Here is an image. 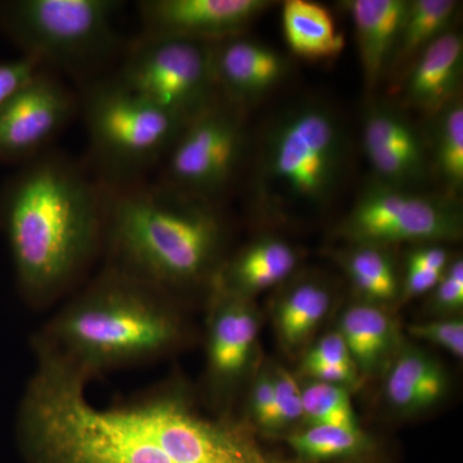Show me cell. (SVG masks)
<instances>
[{"instance_id":"6da1fadb","label":"cell","mask_w":463,"mask_h":463,"mask_svg":"<svg viewBox=\"0 0 463 463\" xmlns=\"http://www.w3.org/2000/svg\"><path fill=\"white\" fill-rule=\"evenodd\" d=\"M85 389L36 361L17 417L29 463H194L203 412L181 377L106 408L94 407Z\"/></svg>"},{"instance_id":"7a4b0ae2","label":"cell","mask_w":463,"mask_h":463,"mask_svg":"<svg viewBox=\"0 0 463 463\" xmlns=\"http://www.w3.org/2000/svg\"><path fill=\"white\" fill-rule=\"evenodd\" d=\"M3 214L18 288L33 309L65 300L102 257V185L65 155L47 151L27 161Z\"/></svg>"},{"instance_id":"3957f363","label":"cell","mask_w":463,"mask_h":463,"mask_svg":"<svg viewBox=\"0 0 463 463\" xmlns=\"http://www.w3.org/2000/svg\"><path fill=\"white\" fill-rule=\"evenodd\" d=\"M183 303L111 265L76 288L33 337L36 361L85 383L155 364L187 346Z\"/></svg>"},{"instance_id":"277c9868","label":"cell","mask_w":463,"mask_h":463,"mask_svg":"<svg viewBox=\"0 0 463 463\" xmlns=\"http://www.w3.org/2000/svg\"><path fill=\"white\" fill-rule=\"evenodd\" d=\"M102 188L105 264L181 303L194 292L206 298L227 258V222L219 203L156 182Z\"/></svg>"},{"instance_id":"5b68a950","label":"cell","mask_w":463,"mask_h":463,"mask_svg":"<svg viewBox=\"0 0 463 463\" xmlns=\"http://www.w3.org/2000/svg\"><path fill=\"white\" fill-rule=\"evenodd\" d=\"M347 149L345 128L330 106L306 100L285 109L259 149V209L281 221L321 214L345 178Z\"/></svg>"},{"instance_id":"8992f818","label":"cell","mask_w":463,"mask_h":463,"mask_svg":"<svg viewBox=\"0 0 463 463\" xmlns=\"http://www.w3.org/2000/svg\"><path fill=\"white\" fill-rule=\"evenodd\" d=\"M94 178L106 188L147 181L187 118L142 99L115 76L96 78L79 94Z\"/></svg>"},{"instance_id":"52a82bcc","label":"cell","mask_w":463,"mask_h":463,"mask_svg":"<svg viewBox=\"0 0 463 463\" xmlns=\"http://www.w3.org/2000/svg\"><path fill=\"white\" fill-rule=\"evenodd\" d=\"M115 0H14L0 5V25L43 69L88 83L114 57L120 42Z\"/></svg>"},{"instance_id":"ba28073f","label":"cell","mask_w":463,"mask_h":463,"mask_svg":"<svg viewBox=\"0 0 463 463\" xmlns=\"http://www.w3.org/2000/svg\"><path fill=\"white\" fill-rule=\"evenodd\" d=\"M242 109L219 93L192 116L164 158L156 183L176 194L219 203L248 149Z\"/></svg>"},{"instance_id":"9c48e42d","label":"cell","mask_w":463,"mask_h":463,"mask_svg":"<svg viewBox=\"0 0 463 463\" xmlns=\"http://www.w3.org/2000/svg\"><path fill=\"white\" fill-rule=\"evenodd\" d=\"M114 76L133 93L187 120L219 94L214 50L207 43L142 33Z\"/></svg>"},{"instance_id":"30bf717a","label":"cell","mask_w":463,"mask_h":463,"mask_svg":"<svg viewBox=\"0 0 463 463\" xmlns=\"http://www.w3.org/2000/svg\"><path fill=\"white\" fill-rule=\"evenodd\" d=\"M462 231V213L455 200L374 182L341 221L337 234L353 245L388 249L405 242H455Z\"/></svg>"},{"instance_id":"8fae6325","label":"cell","mask_w":463,"mask_h":463,"mask_svg":"<svg viewBox=\"0 0 463 463\" xmlns=\"http://www.w3.org/2000/svg\"><path fill=\"white\" fill-rule=\"evenodd\" d=\"M205 398L214 414L228 407L258 371L260 313L250 298L210 288L206 298Z\"/></svg>"},{"instance_id":"7c38bea8","label":"cell","mask_w":463,"mask_h":463,"mask_svg":"<svg viewBox=\"0 0 463 463\" xmlns=\"http://www.w3.org/2000/svg\"><path fill=\"white\" fill-rule=\"evenodd\" d=\"M78 115V94L43 69L0 109V158L30 161L44 154Z\"/></svg>"},{"instance_id":"4fadbf2b","label":"cell","mask_w":463,"mask_h":463,"mask_svg":"<svg viewBox=\"0 0 463 463\" xmlns=\"http://www.w3.org/2000/svg\"><path fill=\"white\" fill-rule=\"evenodd\" d=\"M273 5L269 0H143L138 12L143 35L215 44L242 35Z\"/></svg>"},{"instance_id":"5bb4252c","label":"cell","mask_w":463,"mask_h":463,"mask_svg":"<svg viewBox=\"0 0 463 463\" xmlns=\"http://www.w3.org/2000/svg\"><path fill=\"white\" fill-rule=\"evenodd\" d=\"M364 149L376 182L417 190L428 181L429 160L416 128L399 109L374 103L364 116Z\"/></svg>"},{"instance_id":"9a60e30c","label":"cell","mask_w":463,"mask_h":463,"mask_svg":"<svg viewBox=\"0 0 463 463\" xmlns=\"http://www.w3.org/2000/svg\"><path fill=\"white\" fill-rule=\"evenodd\" d=\"M213 50L219 93L242 108L272 90L288 75V60L279 52L242 35L215 43Z\"/></svg>"},{"instance_id":"2e32d148","label":"cell","mask_w":463,"mask_h":463,"mask_svg":"<svg viewBox=\"0 0 463 463\" xmlns=\"http://www.w3.org/2000/svg\"><path fill=\"white\" fill-rule=\"evenodd\" d=\"M383 374V399L397 416L428 412L447 398L450 389L446 365L428 350L405 341Z\"/></svg>"},{"instance_id":"e0dca14e","label":"cell","mask_w":463,"mask_h":463,"mask_svg":"<svg viewBox=\"0 0 463 463\" xmlns=\"http://www.w3.org/2000/svg\"><path fill=\"white\" fill-rule=\"evenodd\" d=\"M298 264V252L291 243L261 237L232 257L227 255L210 288L252 300L261 291L288 282Z\"/></svg>"},{"instance_id":"ac0fdd59","label":"cell","mask_w":463,"mask_h":463,"mask_svg":"<svg viewBox=\"0 0 463 463\" xmlns=\"http://www.w3.org/2000/svg\"><path fill=\"white\" fill-rule=\"evenodd\" d=\"M462 71V36L450 29L432 42L404 72V99L414 109L437 115L458 97Z\"/></svg>"},{"instance_id":"d6986e66","label":"cell","mask_w":463,"mask_h":463,"mask_svg":"<svg viewBox=\"0 0 463 463\" xmlns=\"http://www.w3.org/2000/svg\"><path fill=\"white\" fill-rule=\"evenodd\" d=\"M408 0H349L359 61L367 90L373 91L386 72L397 47Z\"/></svg>"},{"instance_id":"ffe728a7","label":"cell","mask_w":463,"mask_h":463,"mask_svg":"<svg viewBox=\"0 0 463 463\" xmlns=\"http://www.w3.org/2000/svg\"><path fill=\"white\" fill-rule=\"evenodd\" d=\"M336 331L345 341L361 379L385 373L404 343L388 307L364 301L341 313Z\"/></svg>"},{"instance_id":"44dd1931","label":"cell","mask_w":463,"mask_h":463,"mask_svg":"<svg viewBox=\"0 0 463 463\" xmlns=\"http://www.w3.org/2000/svg\"><path fill=\"white\" fill-rule=\"evenodd\" d=\"M332 304L334 292L321 279L306 277L282 289L274 301L273 326L277 340L288 354L307 349L330 315Z\"/></svg>"},{"instance_id":"7402d4cb","label":"cell","mask_w":463,"mask_h":463,"mask_svg":"<svg viewBox=\"0 0 463 463\" xmlns=\"http://www.w3.org/2000/svg\"><path fill=\"white\" fill-rule=\"evenodd\" d=\"M282 26L289 50L304 60H331L345 47L331 12L310 0H286Z\"/></svg>"},{"instance_id":"603a6c76","label":"cell","mask_w":463,"mask_h":463,"mask_svg":"<svg viewBox=\"0 0 463 463\" xmlns=\"http://www.w3.org/2000/svg\"><path fill=\"white\" fill-rule=\"evenodd\" d=\"M459 5L456 0H408L389 71L404 74L432 42L452 29Z\"/></svg>"},{"instance_id":"cb8c5ba5","label":"cell","mask_w":463,"mask_h":463,"mask_svg":"<svg viewBox=\"0 0 463 463\" xmlns=\"http://www.w3.org/2000/svg\"><path fill=\"white\" fill-rule=\"evenodd\" d=\"M341 264L361 301L388 309L399 303L402 281L388 249L353 245Z\"/></svg>"},{"instance_id":"d4e9b609","label":"cell","mask_w":463,"mask_h":463,"mask_svg":"<svg viewBox=\"0 0 463 463\" xmlns=\"http://www.w3.org/2000/svg\"><path fill=\"white\" fill-rule=\"evenodd\" d=\"M286 440L304 463L350 458L364 453L373 443L364 430L336 426H304L286 435Z\"/></svg>"},{"instance_id":"484cf974","label":"cell","mask_w":463,"mask_h":463,"mask_svg":"<svg viewBox=\"0 0 463 463\" xmlns=\"http://www.w3.org/2000/svg\"><path fill=\"white\" fill-rule=\"evenodd\" d=\"M298 374L307 380L337 383L349 389L362 380L345 341L336 330L307 347L298 364Z\"/></svg>"},{"instance_id":"4316f807","label":"cell","mask_w":463,"mask_h":463,"mask_svg":"<svg viewBox=\"0 0 463 463\" xmlns=\"http://www.w3.org/2000/svg\"><path fill=\"white\" fill-rule=\"evenodd\" d=\"M300 386L304 426H336L347 430H362L349 388L315 380H307Z\"/></svg>"},{"instance_id":"83f0119b","label":"cell","mask_w":463,"mask_h":463,"mask_svg":"<svg viewBox=\"0 0 463 463\" xmlns=\"http://www.w3.org/2000/svg\"><path fill=\"white\" fill-rule=\"evenodd\" d=\"M435 133V170L450 194L463 187V105L457 97L439 112Z\"/></svg>"},{"instance_id":"f1b7e54d","label":"cell","mask_w":463,"mask_h":463,"mask_svg":"<svg viewBox=\"0 0 463 463\" xmlns=\"http://www.w3.org/2000/svg\"><path fill=\"white\" fill-rule=\"evenodd\" d=\"M274 383V405L269 435L298 430L304 426L303 397L297 377L283 365L270 364Z\"/></svg>"},{"instance_id":"f546056e","label":"cell","mask_w":463,"mask_h":463,"mask_svg":"<svg viewBox=\"0 0 463 463\" xmlns=\"http://www.w3.org/2000/svg\"><path fill=\"white\" fill-rule=\"evenodd\" d=\"M274 405V383L272 367L264 365L258 368L250 381L248 402H246V419L250 428H257L268 434L272 423Z\"/></svg>"},{"instance_id":"4dcf8cb0","label":"cell","mask_w":463,"mask_h":463,"mask_svg":"<svg viewBox=\"0 0 463 463\" xmlns=\"http://www.w3.org/2000/svg\"><path fill=\"white\" fill-rule=\"evenodd\" d=\"M408 335L413 339L425 341L441 347L456 358L463 356L462 317H444L434 321L408 325Z\"/></svg>"},{"instance_id":"1f68e13d","label":"cell","mask_w":463,"mask_h":463,"mask_svg":"<svg viewBox=\"0 0 463 463\" xmlns=\"http://www.w3.org/2000/svg\"><path fill=\"white\" fill-rule=\"evenodd\" d=\"M430 307L441 316H461L463 307V261L455 259L448 264L446 272L432 289Z\"/></svg>"},{"instance_id":"d6a6232c","label":"cell","mask_w":463,"mask_h":463,"mask_svg":"<svg viewBox=\"0 0 463 463\" xmlns=\"http://www.w3.org/2000/svg\"><path fill=\"white\" fill-rule=\"evenodd\" d=\"M42 70L36 61L26 56L0 62V109Z\"/></svg>"},{"instance_id":"836d02e7","label":"cell","mask_w":463,"mask_h":463,"mask_svg":"<svg viewBox=\"0 0 463 463\" xmlns=\"http://www.w3.org/2000/svg\"><path fill=\"white\" fill-rule=\"evenodd\" d=\"M449 263V252L446 249L439 245H422L410 251L405 267L407 269L443 273Z\"/></svg>"},{"instance_id":"e575fe53","label":"cell","mask_w":463,"mask_h":463,"mask_svg":"<svg viewBox=\"0 0 463 463\" xmlns=\"http://www.w3.org/2000/svg\"><path fill=\"white\" fill-rule=\"evenodd\" d=\"M443 273L430 272V270L407 269L404 281L402 282L401 298L399 303H407L414 298L431 292L437 288Z\"/></svg>"}]
</instances>
